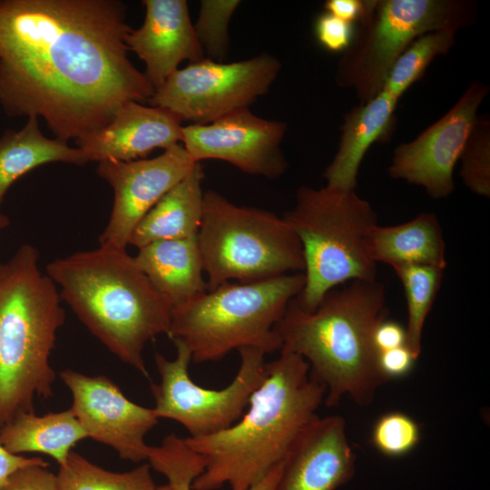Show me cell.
I'll list each match as a JSON object with an SVG mask.
<instances>
[{
  "label": "cell",
  "mask_w": 490,
  "mask_h": 490,
  "mask_svg": "<svg viewBox=\"0 0 490 490\" xmlns=\"http://www.w3.org/2000/svg\"><path fill=\"white\" fill-rule=\"evenodd\" d=\"M117 0H0V105L41 117L67 143L108 125L154 89L132 64Z\"/></svg>",
  "instance_id": "cell-1"
},
{
  "label": "cell",
  "mask_w": 490,
  "mask_h": 490,
  "mask_svg": "<svg viewBox=\"0 0 490 490\" xmlns=\"http://www.w3.org/2000/svg\"><path fill=\"white\" fill-rule=\"evenodd\" d=\"M325 387L299 354L280 349L267 362V375L251 395L247 412L230 427L185 438L205 460L191 490H249L281 462L300 429L316 417Z\"/></svg>",
  "instance_id": "cell-2"
},
{
  "label": "cell",
  "mask_w": 490,
  "mask_h": 490,
  "mask_svg": "<svg viewBox=\"0 0 490 490\" xmlns=\"http://www.w3.org/2000/svg\"><path fill=\"white\" fill-rule=\"evenodd\" d=\"M294 299L274 327L281 348L308 362L310 375L326 388L328 407L346 396L368 406L387 382L373 341L377 326L387 316L384 285L377 279L349 281L329 290L313 311H305Z\"/></svg>",
  "instance_id": "cell-3"
},
{
  "label": "cell",
  "mask_w": 490,
  "mask_h": 490,
  "mask_svg": "<svg viewBox=\"0 0 490 490\" xmlns=\"http://www.w3.org/2000/svg\"><path fill=\"white\" fill-rule=\"evenodd\" d=\"M46 274L89 331L148 377L143 349L158 335H168L172 309L126 249L100 244L53 260Z\"/></svg>",
  "instance_id": "cell-4"
},
{
  "label": "cell",
  "mask_w": 490,
  "mask_h": 490,
  "mask_svg": "<svg viewBox=\"0 0 490 490\" xmlns=\"http://www.w3.org/2000/svg\"><path fill=\"white\" fill-rule=\"evenodd\" d=\"M39 252L22 245L0 263V428L34 412L36 397L53 395L50 365L65 312L55 283L38 268Z\"/></svg>",
  "instance_id": "cell-5"
},
{
  "label": "cell",
  "mask_w": 490,
  "mask_h": 490,
  "mask_svg": "<svg viewBox=\"0 0 490 490\" xmlns=\"http://www.w3.org/2000/svg\"><path fill=\"white\" fill-rule=\"evenodd\" d=\"M304 283L303 272L222 283L172 309L168 337L183 341L196 363L218 361L247 347L265 354L280 350L274 327Z\"/></svg>",
  "instance_id": "cell-6"
},
{
  "label": "cell",
  "mask_w": 490,
  "mask_h": 490,
  "mask_svg": "<svg viewBox=\"0 0 490 490\" xmlns=\"http://www.w3.org/2000/svg\"><path fill=\"white\" fill-rule=\"evenodd\" d=\"M283 218L302 247L305 283L294 299L305 311H313L329 290L345 283L377 279L367 249L377 217L355 191L302 186Z\"/></svg>",
  "instance_id": "cell-7"
},
{
  "label": "cell",
  "mask_w": 490,
  "mask_h": 490,
  "mask_svg": "<svg viewBox=\"0 0 490 490\" xmlns=\"http://www.w3.org/2000/svg\"><path fill=\"white\" fill-rule=\"evenodd\" d=\"M197 241L209 290L304 271L300 241L283 217L236 205L215 191L204 192Z\"/></svg>",
  "instance_id": "cell-8"
},
{
  "label": "cell",
  "mask_w": 490,
  "mask_h": 490,
  "mask_svg": "<svg viewBox=\"0 0 490 490\" xmlns=\"http://www.w3.org/2000/svg\"><path fill=\"white\" fill-rule=\"evenodd\" d=\"M475 5L466 0H374L338 65L337 84L353 88L364 104L383 89L399 55L419 36L472 25Z\"/></svg>",
  "instance_id": "cell-9"
},
{
  "label": "cell",
  "mask_w": 490,
  "mask_h": 490,
  "mask_svg": "<svg viewBox=\"0 0 490 490\" xmlns=\"http://www.w3.org/2000/svg\"><path fill=\"white\" fill-rule=\"evenodd\" d=\"M172 341L176 348L174 359L160 353L154 355L161 381L152 383L150 388L157 417L180 423L191 437L209 436L235 424L266 377L265 353L251 347L240 348V366L233 380L222 389H207L190 377L189 347L180 339Z\"/></svg>",
  "instance_id": "cell-10"
},
{
  "label": "cell",
  "mask_w": 490,
  "mask_h": 490,
  "mask_svg": "<svg viewBox=\"0 0 490 490\" xmlns=\"http://www.w3.org/2000/svg\"><path fill=\"white\" fill-rule=\"evenodd\" d=\"M281 64L269 54L233 63L207 57L173 72L147 101L191 124L210 123L249 108L276 80Z\"/></svg>",
  "instance_id": "cell-11"
},
{
  "label": "cell",
  "mask_w": 490,
  "mask_h": 490,
  "mask_svg": "<svg viewBox=\"0 0 490 490\" xmlns=\"http://www.w3.org/2000/svg\"><path fill=\"white\" fill-rule=\"evenodd\" d=\"M488 86L474 81L456 104L415 140L398 145L387 169L393 179L421 186L433 199L450 195L454 169L477 120Z\"/></svg>",
  "instance_id": "cell-12"
},
{
  "label": "cell",
  "mask_w": 490,
  "mask_h": 490,
  "mask_svg": "<svg viewBox=\"0 0 490 490\" xmlns=\"http://www.w3.org/2000/svg\"><path fill=\"white\" fill-rule=\"evenodd\" d=\"M286 129L282 122L242 108L210 123L182 126L181 142L195 162L221 160L243 172L277 179L288 168L281 149Z\"/></svg>",
  "instance_id": "cell-13"
},
{
  "label": "cell",
  "mask_w": 490,
  "mask_h": 490,
  "mask_svg": "<svg viewBox=\"0 0 490 490\" xmlns=\"http://www.w3.org/2000/svg\"><path fill=\"white\" fill-rule=\"evenodd\" d=\"M60 378L73 395L71 409L88 437L113 447L122 459L147 460L145 436L158 423L153 408L128 399L105 376H87L65 369Z\"/></svg>",
  "instance_id": "cell-14"
},
{
  "label": "cell",
  "mask_w": 490,
  "mask_h": 490,
  "mask_svg": "<svg viewBox=\"0 0 490 490\" xmlns=\"http://www.w3.org/2000/svg\"><path fill=\"white\" fill-rule=\"evenodd\" d=\"M196 163L181 144L152 159L99 162L97 174L114 191L112 213L99 238L100 244L126 249L139 221Z\"/></svg>",
  "instance_id": "cell-15"
},
{
  "label": "cell",
  "mask_w": 490,
  "mask_h": 490,
  "mask_svg": "<svg viewBox=\"0 0 490 490\" xmlns=\"http://www.w3.org/2000/svg\"><path fill=\"white\" fill-rule=\"evenodd\" d=\"M356 455L340 416H317L293 439L274 490H336L354 475Z\"/></svg>",
  "instance_id": "cell-16"
},
{
  "label": "cell",
  "mask_w": 490,
  "mask_h": 490,
  "mask_svg": "<svg viewBox=\"0 0 490 490\" xmlns=\"http://www.w3.org/2000/svg\"><path fill=\"white\" fill-rule=\"evenodd\" d=\"M145 18L138 29L124 37L128 51L145 64L144 73L154 90L159 88L183 61L205 58L191 21L185 0H143Z\"/></svg>",
  "instance_id": "cell-17"
},
{
  "label": "cell",
  "mask_w": 490,
  "mask_h": 490,
  "mask_svg": "<svg viewBox=\"0 0 490 490\" xmlns=\"http://www.w3.org/2000/svg\"><path fill=\"white\" fill-rule=\"evenodd\" d=\"M181 119L159 106L125 103L103 129L75 141L90 162H130L157 148L167 150L181 142Z\"/></svg>",
  "instance_id": "cell-18"
},
{
  "label": "cell",
  "mask_w": 490,
  "mask_h": 490,
  "mask_svg": "<svg viewBox=\"0 0 490 490\" xmlns=\"http://www.w3.org/2000/svg\"><path fill=\"white\" fill-rule=\"evenodd\" d=\"M398 101L381 91L345 115L337 153L324 172L326 185L355 191L358 169L368 150L375 142H387L393 134Z\"/></svg>",
  "instance_id": "cell-19"
},
{
  "label": "cell",
  "mask_w": 490,
  "mask_h": 490,
  "mask_svg": "<svg viewBox=\"0 0 490 490\" xmlns=\"http://www.w3.org/2000/svg\"><path fill=\"white\" fill-rule=\"evenodd\" d=\"M133 260L172 309L209 290L197 237L149 243Z\"/></svg>",
  "instance_id": "cell-20"
},
{
  "label": "cell",
  "mask_w": 490,
  "mask_h": 490,
  "mask_svg": "<svg viewBox=\"0 0 490 490\" xmlns=\"http://www.w3.org/2000/svg\"><path fill=\"white\" fill-rule=\"evenodd\" d=\"M203 178L202 166L197 162L139 221L129 245L139 249L158 240L197 237L202 220Z\"/></svg>",
  "instance_id": "cell-21"
},
{
  "label": "cell",
  "mask_w": 490,
  "mask_h": 490,
  "mask_svg": "<svg viewBox=\"0 0 490 490\" xmlns=\"http://www.w3.org/2000/svg\"><path fill=\"white\" fill-rule=\"evenodd\" d=\"M369 257L391 268L405 264L446 267L442 227L433 213L423 212L393 226L375 225L367 238Z\"/></svg>",
  "instance_id": "cell-22"
},
{
  "label": "cell",
  "mask_w": 490,
  "mask_h": 490,
  "mask_svg": "<svg viewBox=\"0 0 490 490\" xmlns=\"http://www.w3.org/2000/svg\"><path fill=\"white\" fill-rule=\"evenodd\" d=\"M88 436L71 408L36 416L21 413L0 428V443L10 453H42L59 466L72 448Z\"/></svg>",
  "instance_id": "cell-23"
},
{
  "label": "cell",
  "mask_w": 490,
  "mask_h": 490,
  "mask_svg": "<svg viewBox=\"0 0 490 490\" xmlns=\"http://www.w3.org/2000/svg\"><path fill=\"white\" fill-rule=\"evenodd\" d=\"M54 162L83 165L90 160L81 149L45 137L37 117H28L19 131L5 132L0 137V205L15 181L37 166Z\"/></svg>",
  "instance_id": "cell-24"
},
{
  "label": "cell",
  "mask_w": 490,
  "mask_h": 490,
  "mask_svg": "<svg viewBox=\"0 0 490 490\" xmlns=\"http://www.w3.org/2000/svg\"><path fill=\"white\" fill-rule=\"evenodd\" d=\"M149 465L162 474L172 490H191V485L205 466L204 458L193 451L185 438L175 433L166 436L158 446H150ZM282 461L276 464L269 473L249 490H274L278 482Z\"/></svg>",
  "instance_id": "cell-25"
},
{
  "label": "cell",
  "mask_w": 490,
  "mask_h": 490,
  "mask_svg": "<svg viewBox=\"0 0 490 490\" xmlns=\"http://www.w3.org/2000/svg\"><path fill=\"white\" fill-rule=\"evenodd\" d=\"M151 466L122 473L103 469L71 451L56 475L59 490H155Z\"/></svg>",
  "instance_id": "cell-26"
},
{
  "label": "cell",
  "mask_w": 490,
  "mask_h": 490,
  "mask_svg": "<svg viewBox=\"0 0 490 490\" xmlns=\"http://www.w3.org/2000/svg\"><path fill=\"white\" fill-rule=\"evenodd\" d=\"M400 279L407 307V347L417 359L422 351L423 328L441 286L439 268L405 264L392 268Z\"/></svg>",
  "instance_id": "cell-27"
},
{
  "label": "cell",
  "mask_w": 490,
  "mask_h": 490,
  "mask_svg": "<svg viewBox=\"0 0 490 490\" xmlns=\"http://www.w3.org/2000/svg\"><path fill=\"white\" fill-rule=\"evenodd\" d=\"M456 34L449 29L436 30L414 40L395 62L382 91L399 100L423 76L435 57L448 53L455 44Z\"/></svg>",
  "instance_id": "cell-28"
},
{
  "label": "cell",
  "mask_w": 490,
  "mask_h": 490,
  "mask_svg": "<svg viewBox=\"0 0 490 490\" xmlns=\"http://www.w3.org/2000/svg\"><path fill=\"white\" fill-rule=\"evenodd\" d=\"M237 0H202L199 16L193 24L197 38L207 58L222 62L229 49L228 26L236 8Z\"/></svg>",
  "instance_id": "cell-29"
},
{
  "label": "cell",
  "mask_w": 490,
  "mask_h": 490,
  "mask_svg": "<svg viewBox=\"0 0 490 490\" xmlns=\"http://www.w3.org/2000/svg\"><path fill=\"white\" fill-rule=\"evenodd\" d=\"M459 160L460 175L474 193L490 195V125L486 119L477 120L465 144Z\"/></svg>",
  "instance_id": "cell-30"
},
{
  "label": "cell",
  "mask_w": 490,
  "mask_h": 490,
  "mask_svg": "<svg viewBox=\"0 0 490 490\" xmlns=\"http://www.w3.org/2000/svg\"><path fill=\"white\" fill-rule=\"evenodd\" d=\"M421 438L420 426L407 414L391 411L374 424L371 443L382 455L401 457L415 449Z\"/></svg>",
  "instance_id": "cell-31"
},
{
  "label": "cell",
  "mask_w": 490,
  "mask_h": 490,
  "mask_svg": "<svg viewBox=\"0 0 490 490\" xmlns=\"http://www.w3.org/2000/svg\"><path fill=\"white\" fill-rule=\"evenodd\" d=\"M355 32L354 24L327 12L320 14L314 23V34L318 44L332 53L345 52L351 44Z\"/></svg>",
  "instance_id": "cell-32"
},
{
  "label": "cell",
  "mask_w": 490,
  "mask_h": 490,
  "mask_svg": "<svg viewBox=\"0 0 490 490\" xmlns=\"http://www.w3.org/2000/svg\"><path fill=\"white\" fill-rule=\"evenodd\" d=\"M1 490H59L56 475L47 466L32 465L15 471Z\"/></svg>",
  "instance_id": "cell-33"
},
{
  "label": "cell",
  "mask_w": 490,
  "mask_h": 490,
  "mask_svg": "<svg viewBox=\"0 0 490 490\" xmlns=\"http://www.w3.org/2000/svg\"><path fill=\"white\" fill-rule=\"evenodd\" d=\"M416 358L407 346L379 352L377 366L387 381L406 377L413 369Z\"/></svg>",
  "instance_id": "cell-34"
},
{
  "label": "cell",
  "mask_w": 490,
  "mask_h": 490,
  "mask_svg": "<svg viewBox=\"0 0 490 490\" xmlns=\"http://www.w3.org/2000/svg\"><path fill=\"white\" fill-rule=\"evenodd\" d=\"M374 0H328L324 4L325 12L354 24L360 23L370 13Z\"/></svg>",
  "instance_id": "cell-35"
},
{
  "label": "cell",
  "mask_w": 490,
  "mask_h": 490,
  "mask_svg": "<svg viewBox=\"0 0 490 490\" xmlns=\"http://www.w3.org/2000/svg\"><path fill=\"white\" fill-rule=\"evenodd\" d=\"M373 341L377 353L407 346L406 328L401 324L386 318L377 326Z\"/></svg>",
  "instance_id": "cell-36"
},
{
  "label": "cell",
  "mask_w": 490,
  "mask_h": 490,
  "mask_svg": "<svg viewBox=\"0 0 490 490\" xmlns=\"http://www.w3.org/2000/svg\"><path fill=\"white\" fill-rule=\"evenodd\" d=\"M32 465L48 466L41 457H24L7 451L0 443V490L7 478L17 469Z\"/></svg>",
  "instance_id": "cell-37"
},
{
  "label": "cell",
  "mask_w": 490,
  "mask_h": 490,
  "mask_svg": "<svg viewBox=\"0 0 490 490\" xmlns=\"http://www.w3.org/2000/svg\"><path fill=\"white\" fill-rule=\"evenodd\" d=\"M9 223V219L0 211V230L8 226Z\"/></svg>",
  "instance_id": "cell-38"
},
{
  "label": "cell",
  "mask_w": 490,
  "mask_h": 490,
  "mask_svg": "<svg viewBox=\"0 0 490 490\" xmlns=\"http://www.w3.org/2000/svg\"><path fill=\"white\" fill-rule=\"evenodd\" d=\"M155 490H172L171 485L167 483L165 485H162L156 487Z\"/></svg>",
  "instance_id": "cell-39"
}]
</instances>
